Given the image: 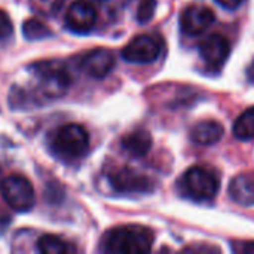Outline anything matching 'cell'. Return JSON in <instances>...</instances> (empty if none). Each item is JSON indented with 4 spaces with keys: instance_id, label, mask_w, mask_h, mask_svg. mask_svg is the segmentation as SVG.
<instances>
[{
    "instance_id": "cell-5",
    "label": "cell",
    "mask_w": 254,
    "mask_h": 254,
    "mask_svg": "<svg viewBox=\"0 0 254 254\" xmlns=\"http://www.w3.org/2000/svg\"><path fill=\"white\" fill-rule=\"evenodd\" d=\"M34 68L40 82V88L46 97L57 98L67 92L71 79L68 71L63 65L52 61H46V63H37Z\"/></svg>"
},
{
    "instance_id": "cell-1",
    "label": "cell",
    "mask_w": 254,
    "mask_h": 254,
    "mask_svg": "<svg viewBox=\"0 0 254 254\" xmlns=\"http://www.w3.org/2000/svg\"><path fill=\"white\" fill-rule=\"evenodd\" d=\"M153 235L137 225L119 226L109 231L103 240L104 250L113 254H144L152 250Z\"/></svg>"
},
{
    "instance_id": "cell-18",
    "label": "cell",
    "mask_w": 254,
    "mask_h": 254,
    "mask_svg": "<svg viewBox=\"0 0 254 254\" xmlns=\"http://www.w3.org/2000/svg\"><path fill=\"white\" fill-rule=\"evenodd\" d=\"M64 4V0H30V7L40 16H55Z\"/></svg>"
},
{
    "instance_id": "cell-19",
    "label": "cell",
    "mask_w": 254,
    "mask_h": 254,
    "mask_svg": "<svg viewBox=\"0 0 254 254\" xmlns=\"http://www.w3.org/2000/svg\"><path fill=\"white\" fill-rule=\"evenodd\" d=\"M156 4H158L156 0H141L140 1L138 9H137V19L140 24H146L153 18Z\"/></svg>"
},
{
    "instance_id": "cell-23",
    "label": "cell",
    "mask_w": 254,
    "mask_h": 254,
    "mask_svg": "<svg viewBox=\"0 0 254 254\" xmlns=\"http://www.w3.org/2000/svg\"><path fill=\"white\" fill-rule=\"evenodd\" d=\"M240 252H243V253H247V254H254V243H249V244L241 246Z\"/></svg>"
},
{
    "instance_id": "cell-17",
    "label": "cell",
    "mask_w": 254,
    "mask_h": 254,
    "mask_svg": "<svg viewBox=\"0 0 254 254\" xmlns=\"http://www.w3.org/2000/svg\"><path fill=\"white\" fill-rule=\"evenodd\" d=\"M22 34L28 40H42L52 36L49 27L37 18H28L22 24Z\"/></svg>"
},
{
    "instance_id": "cell-20",
    "label": "cell",
    "mask_w": 254,
    "mask_h": 254,
    "mask_svg": "<svg viewBox=\"0 0 254 254\" xmlns=\"http://www.w3.org/2000/svg\"><path fill=\"white\" fill-rule=\"evenodd\" d=\"M12 34V21L9 15L0 9V39H6Z\"/></svg>"
},
{
    "instance_id": "cell-10",
    "label": "cell",
    "mask_w": 254,
    "mask_h": 254,
    "mask_svg": "<svg viewBox=\"0 0 254 254\" xmlns=\"http://www.w3.org/2000/svg\"><path fill=\"white\" fill-rule=\"evenodd\" d=\"M97 21V12L86 0H74L65 15V22L76 33H88Z\"/></svg>"
},
{
    "instance_id": "cell-11",
    "label": "cell",
    "mask_w": 254,
    "mask_h": 254,
    "mask_svg": "<svg viewBox=\"0 0 254 254\" xmlns=\"http://www.w3.org/2000/svg\"><path fill=\"white\" fill-rule=\"evenodd\" d=\"M80 67L88 76L104 79L115 68V55L104 48L94 49L82 58Z\"/></svg>"
},
{
    "instance_id": "cell-14",
    "label": "cell",
    "mask_w": 254,
    "mask_h": 254,
    "mask_svg": "<svg viewBox=\"0 0 254 254\" xmlns=\"http://www.w3.org/2000/svg\"><path fill=\"white\" fill-rule=\"evenodd\" d=\"M121 146L128 155L141 158V156H146L152 147V135L146 129L137 128V129L128 132L122 138Z\"/></svg>"
},
{
    "instance_id": "cell-2",
    "label": "cell",
    "mask_w": 254,
    "mask_h": 254,
    "mask_svg": "<svg viewBox=\"0 0 254 254\" xmlns=\"http://www.w3.org/2000/svg\"><path fill=\"white\" fill-rule=\"evenodd\" d=\"M51 146L55 155L61 159H77L86 153L89 147V135L82 125L67 124L55 131Z\"/></svg>"
},
{
    "instance_id": "cell-16",
    "label": "cell",
    "mask_w": 254,
    "mask_h": 254,
    "mask_svg": "<svg viewBox=\"0 0 254 254\" xmlns=\"http://www.w3.org/2000/svg\"><path fill=\"white\" fill-rule=\"evenodd\" d=\"M234 135L238 140L249 141L254 138V107L247 109L234 124Z\"/></svg>"
},
{
    "instance_id": "cell-3",
    "label": "cell",
    "mask_w": 254,
    "mask_h": 254,
    "mask_svg": "<svg viewBox=\"0 0 254 254\" xmlns=\"http://www.w3.org/2000/svg\"><path fill=\"white\" fill-rule=\"evenodd\" d=\"M182 192L195 201H210L219 192L216 174L204 167L189 168L180 180Z\"/></svg>"
},
{
    "instance_id": "cell-6",
    "label": "cell",
    "mask_w": 254,
    "mask_h": 254,
    "mask_svg": "<svg viewBox=\"0 0 254 254\" xmlns=\"http://www.w3.org/2000/svg\"><path fill=\"white\" fill-rule=\"evenodd\" d=\"M110 185L121 193H147L153 190V182L131 168H119L110 176Z\"/></svg>"
},
{
    "instance_id": "cell-21",
    "label": "cell",
    "mask_w": 254,
    "mask_h": 254,
    "mask_svg": "<svg viewBox=\"0 0 254 254\" xmlns=\"http://www.w3.org/2000/svg\"><path fill=\"white\" fill-rule=\"evenodd\" d=\"M220 6H223L225 9H237L243 0H216Z\"/></svg>"
},
{
    "instance_id": "cell-4",
    "label": "cell",
    "mask_w": 254,
    "mask_h": 254,
    "mask_svg": "<svg viewBox=\"0 0 254 254\" xmlns=\"http://www.w3.org/2000/svg\"><path fill=\"white\" fill-rule=\"evenodd\" d=\"M0 192L6 204L19 213L30 211L36 202V195L31 183L18 174L9 176L1 180L0 183Z\"/></svg>"
},
{
    "instance_id": "cell-9",
    "label": "cell",
    "mask_w": 254,
    "mask_h": 254,
    "mask_svg": "<svg viewBox=\"0 0 254 254\" xmlns=\"http://www.w3.org/2000/svg\"><path fill=\"white\" fill-rule=\"evenodd\" d=\"M231 52L229 42L220 34H210L199 43V54L204 63L211 68H220Z\"/></svg>"
},
{
    "instance_id": "cell-13",
    "label": "cell",
    "mask_w": 254,
    "mask_h": 254,
    "mask_svg": "<svg viewBox=\"0 0 254 254\" xmlns=\"http://www.w3.org/2000/svg\"><path fill=\"white\" fill-rule=\"evenodd\" d=\"M231 198L244 207L254 205V176L253 174H240L232 179L229 185Z\"/></svg>"
},
{
    "instance_id": "cell-15",
    "label": "cell",
    "mask_w": 254,
    "mask_h": 254,
    "mask_svg": "<svg viewBox=\"0 0 254 254\" xmlns=\"http://www.w3.org/2000/svg\"><path fill=\"white\" fill-rule=\"evenodd\" d=\"M37 252L42 254H70L76 253L77 249L57 235H43L37 241Z\"/></svg>"
},
{
    "instance_id": "cell-12",
    "label": "cell",
    "mask_w": 254,
    "mask_h": 254,
    "mask_svg": "<svg viewBox=\"0 0 254 254\" xmlns=\"http://www.w3.org/2000/svg\"><path fill=\"white\" fill-rule=\"evenodd\" d=\"M225 128L217 121H202L190 131V138L199 146H213L222 140Z\"/></svg>"
},
{
    "instance_id": "cell-8",
    "label": "cell",
    "mask_w": 254,
    "mask_h": 254,
    "mask_svg": "<svg viewBox=\"0 0 254 254\" xmlns=\"http://www.w3.org/2000/svg\"><path fill=\"white\" fill-rule=\"evenodd\" d=\"M216 16L214 12L207 6H188L180 16V27L189 36H196L204 33L213 22Z\"/></svg>"
},
{
    "instance_id": "cell-22",
    "label": "cell",
    "mask_w": 254,
    "mask_h": 254,
    "mask_svg": "<svg viewBox=\"0 0 254 254\" xmlns=\"http://www.w3.org/2000/svg\"><path fill=\"white\" fill-rule=\"evenodd\" d=\"M247 79L249 82L254 85V60L250 63V65L247 67Z\"/></svg>"
},
{
    "instance_id": "cell-7",
    "label": "cell",
    "mask_w": 254,
    "mask_h": 254,
    "mask_svg": "<svg viewBox=\"0 0 254 254\" xmlns=\"http://www.w3.org/2000/svg\"><path fill=\"white\" fill-rule=\"evenodd\" d=\"M159 52V45L152 36L140 34L122 49V58L134 64H150L158 60Z\"/></svg>"
}]
</instances>
